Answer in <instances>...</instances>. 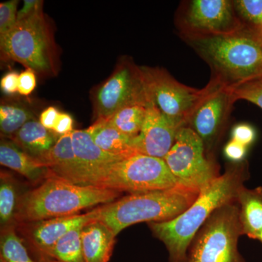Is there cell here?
Wrapping results in <instances>:
<instances>
[{"label":"cell","mask_w":262,"mask_h":262,"mask_svg":"<svg viewBox=\"0 0 262 262\" xmlns=\"http://www.w3.org/2000/svg\"><path fill=\"white\" fill-rule=\"evenodd\" d=\"M248 178L247 162L230 164L225 173L201 188L182 214L168 222L148 223L153 235L165 245L169 262H188V251L198 231L218 208L236 201Z\"/></svg>","instance_id":"1"},{"label":"cell","mask_w":262,"mask_h":262,"mask_svg":"<svg viewBox=\"0 0 262 262\" xmlns=\"http://www.w3.org/2000/svg\"><path fill=\"white\" fill-rule=\"evenodd\" d=\"M190 44L211 66L215 80L233 87L262 76V37L245 26L225 34H195Z\"/></svg>","instance_id":"2"},{"label":"cell","mask_w":262,"mask_h":262,"mask_svg":"<svg viewBox=\"0 0 262 262\" xmlns=\"http://www.w3.org/2000/svg\"><path fill=\"white\" fill-rule=\"evenodd\" d=\"M121 193L48 177L39 187L20 196L15 222L29 223L79 214L86 208L113 203L120 198Z\"/></svg>","instance_id":"3"},{"label":"cell","mask_w":262,"mask_h":262,"mask_svg":"<svg viewBox=\"0 0 262 262\" xmlns=\"http://www.w3.org/2000/svg\"><path fill=\"white\" fill-rule=\"evenodd\" d=\"M201 189L180 183L164 190L130 194L113 203L96 207V220L117 235L141 222H164L173 220L192 204Z\"/></svg>","instance_id":"4"},{"label":"cell","mask_w":262,"mask_h":262,"mask_svg":"<svg viewBox=\"0 0 262 262\" xmlns=\"http://www.w3.org/2000/svg\"><path fill=\"white\" fill-rule=\"evenodd\" d=\"M0 49L3 58L18 62L36 74L56 72V46L42 8L0 36Z\"/></svg>","instance_id":"5"},{"label":"cell","mask_w":262,"mask_h":262,"mask_svg":"<svg viewBox=\"0 0 262 262\" xmlns=\"http://www.w3.org/2000/svg\"><path fill=\"white\" fill-rule=\"evenodd\" d=\"M244 235L237 201L218 208L193 239L188 262H246L238 250Z\"/></svg>","instance_id":"6"},{"label":"cell","mask_w":262,"mask_h":262,"mask_svg":"<svg viewBox=\"0 0 262 262\" xmlns=\"http://www.w3.org/2000/svg\"><path fill=\"white\" fill-rule=\"evenodd\" d=\"M180 183L163 159L136 153L105 169L92 186L137 194L170 189Z\"/></svg>","instance_id":"7"},{"label":"cell","mask_w":262,"mask_h":262,"mask_svg":"<svg viewBox=\"0 0 262 262\" xmlns=\"http://www.w3.org/2000/svg\"><path fill=\"white\" fill-rule=\"evenodd\" d=\"M151 101L160 111L179 126H187L194 110L215 85L212 80L205 89L184 85L160 68L141 67Z\"/></svg>","instance_id":"8"},{"label":"cell","mask_w":262,"mask_h":262,"mask_svg":"<svg viewBox=\"0 0 262 262\" xmlns=\"http://www.w3.org/2000/svg\"><path fill=\"white\" fill-rule=\"evenodd\" d=\"M151 101L141 67L124 58L107 80L95 91L93 101L96 120H107L127 105Z\"/></svg>","instance_id":"9"},{"label":"cell","mask_w":262,"mask_h":262,"mask_svg":"<svg viewBox=\"0 0 262 262\" xmlns=\"http://www.w3.org/2000/svg\"><path fill=\"white\" fill-rule=\"evenodd\" d=\"M163 160L176 178L199 189L219 176L214 165L207 159L203 141L189 126L179 129Z\"/></svg>","instance_id":"10"},{"label":"cell","mask_w":262,"mask_h":262,"mask_svg":"<svg viewBox=\"0 0 262 262\" xmlns=\"http://www.w3.org/2000/svg\"><path fill=\"white\" fill-rule=\"evenodd\" d=\"M213 80L215 82L214 87L194 110L187 125L200 136L207 152L220 137L235 101L227 86Z\"/></svg>","instance_id":"11"},{"label":"cell","mask_w":262,"mask_h":262,"mask_svg":"<svg viewBox=\"0 0 262 262\" xmlns=\"http://www.w3.org/2000/svg\"><path fill=\"white\" fill-rule=\"evenodd\" d=\"M234 12L233 2L228 0H194L186 13L185 23L195 34H229L245 27Z\"/></svg>","instance_id":"12"},{"label":"cell","mask_w":262,"mask_h":262,"mask_svg":"<svg viewBox=\"0 0 262 262\" xmlns=\"http://www.w3.org/2000/svg\"><path fill=\"white\" fill-rule=\"evenodd\" d=\"M164 115L151 101L139 135L133 139L136 153L163 159L171 149L181 128Z\"/></svg>","instance_id":"13"},{"label":"cell","mask_w":262,"mask_h":262,"mask_svg":"<svg viewBox=\"0 0 262 262\" xmlns=\"http://www.w3.org/2000/svg\"><path fill=\"white\" fill-rule=\"evenodd\" d=\"M96 208L84 214L50 219L20 225H23L22 233L34 252L37 253V258L50 257L55 245L63 235L71 229L96 220Z\"/></svg>","instance_id":"14"},{"label":"cell","mask_w":262,"mask_h":262,"mask_svg":"<svg viewBox=\"0 0 262 262\" xmlns=\"http://www.w3.org/2000/svg\"><path fill=\"white\" fill-rule=\"evenodd\" d=\"M72 147L78 163L84 185H92L105 169L123 159L103 151L98 147L87 130L72 132Z\"/></svg>","instance_id":"15"},{"label":"cell","mask_w":262,"mask_h":262,"mask_svg":"<svg viewBox=\"0 0 262 262\" xmlns=\"http://www.w3.org/2000/svg\"><path fill=\"white\" fill-rule=\"evenodd\" d=\"M43 163L49 170L48 177L84 185L83 178L72 147V133L60 136L53 149L43 160Z\"/></svg>","instance_id":"16"},{"label":"cell","mask_w":262,"mask_h":262,"mask_svg":"<svg viewBox=\"0 0 262 262\" xmlns=\"http://www.w3.org/2000/svg\"><path fill=\"white\" fill-rule=\"evenodd\" d=\"M116 234L98 220L90 222L82 229V249L85 262H108L113 255Z\"/></svg>","instance_id":"17"},{"label":"cell","mask_w":262,"mask_h":262,"mask_svg":"<svg viewBox=\"0 0 262 262\" xmlns=\"http://www.w3.org/2000/svg\"><path fill=\"white\" fill-rule=\"evenodd\" d=\"M59 137L34 119L27 122L12 139L26 153L43 162Z\"/></svg>","instance_id":"18"},{"label":"cell","mask_w":262,"mask_h":262,"mask_svg":"<svg viewBox=\"0 0 262 262\" xmlns=\"http://www.w3.org/2000/svg\"><path fill=\"white\" fill-rule=\"evenodd\" d=\"M0 163L32 182L47 178L49 173L48 167L42 160L33 158L20 149L14 142L10 141H1Z\"/></svg>","instance_id":"19"},{"label":"cell","mask_w":262,"mask_h":262,"mask_svg":"<svg viewBox=\"0 0 262 262\" xmlns=\"http://www.w3.org/2000/svg\"><path fill=\"white\" fill-rule=\"evenodd\" d=\"M236 201L243 234L249 238L258 239L262 231V187L248 189L244 186Z\"/></svg>","instance_id":"20"},{"label":"cell","mask_w":262,"mask_h":262,"mask_svg":"<svg viewBox=\"0 0 262 262\" xmlns=\"http://www.w3.org/2000/svg\"><path fill=\"white\" fill-rule=\"evenodd\" d=\"M86 130L95 144L108 154L122 158L136 154L133 146L134 139L122 134L106 120H96Z\"/></svg>","instance_id":"21"},{"label":"cell","mask_w":262,"mask_h":262,"mask_svg":"<svg viewBox=\"0 0 262 262\" xmlns=\"http://www.w3.org/2000/svg\"><path fill=\"white\" fill-rule=\"evenodd\" d=\"M150 102L132 103L124 106L106 121L122 134L134 139L140 133Z\"/></svg>","instance_id":"22"},{"label":"cell","mask_w":262,"mask_h":262,"mask_svg":"<svg viewBox=\"0 0 262 262\" xmlns=\"http://www.w3.org/2000/svg\"><path fill=\"white\" fill-rule=\"evenodd\" d=\"M35 119L34 114L20 103L3 102L0 106V131L2 136L13 139L27 122Z\"/></svg>","instance_id":"23"},{"label":"cell","mask_w":262,"mask_h":262,"mask_svg":"<svg viewBox=\"0 0 262 262\" xmlns=\"http://www.w3.org/2000/svg\"><path fill=\"white\" fill-rule=\"evenodd\" d=\"M84 225L71 229L63 235L55 245L50 257L59 262H85L82 243Z\"/></svg>","instance_id":"24"},{"label":"cell","mask_w":262,"mask_h":262,"mask_svg":"<svg viewBox=\"0 0 262 262\" xmlns=\"http://www.w3.org/2000/svg\"><path fill=\"white\" fill-rule=\"evenodd\" d=\"M0 237V262H37L33 259L15 226L3 227Z\"/></svg>","instance_id":"25"},{"label":"cell","mask_w":262,"mask_h":262,"mask_svg":"<svg viewBox=\"0 0 262 262\" xmlns=\"http://www.w3.org/2000/svg\"><path fill=\"white\" fill-rule=\"evenodd\" d=\"M19 199L16 186L8 174L1 173L0 222L2 228L14 225Z\"/></svg>","instance_id":"26"},{"label":"cell","mask_w":262,"mask_h":262,"mask_svg":"<svg viewBox=\"0 0 262 262\" xmlns=\"http://www.w3.org/2000/svg\"><path fill=\"white\" fill-rule=\"evenodd\" d=\"M234 10L254 30H262V0H237L233 2Z\"/></svg>","instance_id":"27"},{"label":"cell","mask_w":262,"mask_h":262,"mask_svg":"<svg viewBox=\"0 0 262 262\" xmlns=\"http://www.w3.org/2000/svg\"><path fill=\"white\" fill-rule=\"evenodd\" d=\"M228 89L235 101L246 100L262 108V76Z\"/></svg>","instance_id":"28"},{"label":"cell","mask_w":262,"mask_h":262,"mask_svg":"<svg viewBox=\"0 0 262 262\" xmlns=\"http://www.w3.org/2000/svg\"><path fill=\"white\" fill-rule=\"evenodd\" d=\"M18 5V0H10L0 4V36L9 32L16 24Z\"/></svg>","instance_id":"29"},{"label":"cell","mask_w":262,"mask_h":262,"mask_svg":"<svg viewBox=\"0 0 262 262\" xmlns=\"http://www.w3.org/2000/svg\"><path fill=\"white\" fill-rule=\"evenodd\" d=\"M37 85L36 73L30 69H27L19 74L18 93L27 96L32 94Z\"/></svg>","instance_id":"30"},{"label":"cell","mask_w":262,"mask_h":262,"mask_svg":"<svg viewBox=\"0 0 262 262\" xmlns=\"http://www.w3.org/2000/svg\"><path fill=\"white\" fill-rule=\"evenodd\" d=\"M256 136L254 129L251 125L241 124L236 125L232 130V140L237 141L245 146L252 144Z\"/></svg>","instance_id":"31"},{"label":"cell","mask_w":262,"mask_h":262,"mask_svg":"<svg viewBox=\"0 0 262 262\" xmlns=\"http://www.w3.org/2000/svg\"><path fill=\"white\" fill-rule=\"evenodd\" d=\"M247 147L237 141L231 140L225 147V156L234 163L242 162L245 158Z\"/></svg>","instance_id":"32"},{"label":"cell","mask_w":262,"mask_h":262,"mask_svg":"<svg viewBox=\"0 0 262 262\" xmlns=\"http://www.w3.org/2000/svg\"><path fill=\"white\" fill-rule=\"evenodd\" d=\"M73 122V119L69 114L60 113L53 132L58 136L70 134L74 130Z\"/></svg>","instance_id":"33"},{"label":"cell","mask_w":262,"mask_h":262,"mask_svg":"<svg viewBox=\"0 0 262 262\" xmlns=\"http://www.w3.org/2000/svg\"><path fill=\"white\" fill-rule=\"evenodd\" d=\"M19 75L15 72L5 74L0 82L2 91L7 95H14L18 93Z\"/></svg>","instance_id":"34"},{"label":"cell","mask_w":262,"mask_h":262,"mask_svg":"<svg viewBox=\"0 0 262 262\" xmlns=\"http://www.w3.org/2000/svg\"><path fill=\"white\" fill-rule=\"evenodd\" d=\"M59 114L56 107L50 106L41 113L39 121L48 130L53 131Z\"/></svg>","instance_id":"35"},{"label":"cell","mask_w":262,"mask_h":262,"mask_svg":"<svg viewBox=\"0 0 262 262\" xmlns=\"http://www.w3.org/2000/svg\"><path fill=\"white\" fill-rule=\"evenodd\" d=\"M23 8L18 12L17 21L30 16L38 10L42 8L43 2L39 0H24Z\"/></svg>","instance_id":"36"},{"label":"cell","mask_w":262,"mask_h":262,"mask_svg":"<svg viewBox=\"0 0 262 262\" xmlns=\"http://www.w3.org/2000/svg\"><path fill=\"white\" fill-rule=\"evenodd\" d=\"M37 262H59L54 258L51 257H46V256H42V257H38L37 258Z\"/></svg>","instance_id":"37"},{"label":"cell","mask_w":262,"mask_h":262,"mask_svg":"<svg viewBox=\"0 0 262 262\" xmlns=\"http://www.w3.org/2000/svg\"><path fill=\"white\" fill-rule=\"evenodd\" d=\"M258 241H261V244H262V231H261V234H260L259 237H258Z\"/></svg>","instance_id":"38"},{"label":"cell","mask_w":262,"mask_h":262,"mask_svg":"<svg viewBox=\"0 0 262 262\" xmlns=\"http://www.w3.org/2000/svg\"><path fill=\"white\" fill-rule=\"evenodd\" d=\"M258 32L260 34H261V36L262 37V30L260 31V32Z\"/></svg>","instance_id":"39"}]
</instances>
